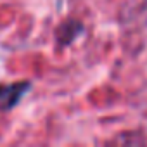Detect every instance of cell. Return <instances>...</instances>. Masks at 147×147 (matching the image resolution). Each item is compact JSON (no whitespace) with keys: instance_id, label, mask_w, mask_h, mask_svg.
Wrapping results in <instances>:
<instances>
[{"instance_id":"obj_1","label":"cell","mask_w":147,"mask_h":147,"mask_svg":"<svg viewBox=\"0 0 147 147\" xmlns=\"http://www.w3.org/2000/svg\"><path fill=\"white\" fill-rule=\"evenodd\" d=\"M30 82H18V83H11V85H2L0 87V109L7 111L12 109L21 99L23 95L30 90Z\"/></svg>"},{"instance_id":"obj_2","label":"cell","mask_w":147,"mask_h":147,"mask_svg":"<svg viewBox=\"0 0 147 147\" xmlns=\"http://www.w3.org/2000/svg\"><path fill=\"white\" fill-rule=\"evenodd\" d=\"M82 30H83L82 23H78V21H67V23H64L57 30V38H59V42L62 45H67V43H71L73 40L78 36V33Z\"/></svg>"}]
</instances>
